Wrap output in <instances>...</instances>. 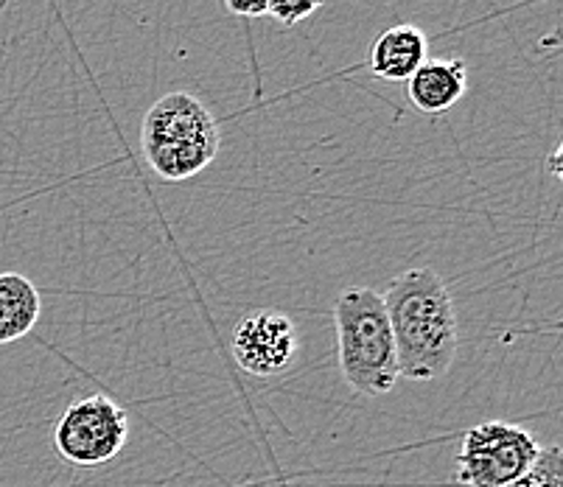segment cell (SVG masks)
Returning a JSON list of instances; mask_svg holds the SVG:
<instances>
[{"mask_svg":"<svg viewBox=\"0 0 563 487\" xmlns=\"http://www.w3.org/2000/svg\"><path fill=\"white\" fill-rule=\"evenodd\" d=\"M382 297L396 340L398 376L409 381L446 376L460 345L457 309L446 280L434 269H407Z\"/></svg>","mask_w":563,"mask_h":487,"instance_id":"obj_1","label":"cell"},{"mask_svg":"<svg viewBox=\"0 0 563 487\" xmlns=\"http://www.w3.org/2000/svg\"><path fill=\"white\" fill-rule=\"evenodd\" d=\"M336 362L347 387L365 398L393 392L398 358L384 297L367 286H351L334 302Z\"/></svg>","mask_w":563,"mask_h":487,"instance_id":"obj_2","label":"cell"},{"mask_svg":"<svg viewBox=\"0 0 563 487\" xmlns=\"http://www.w3.org/2000/svg\"><path fill=\"white\" fill-rule=\"evenodd\" d=\"M219 121L197 96L168 93L150 107L141 126V152L166 182H183L217 161Z\"/></svg>","mask_w":563,"mask_h":487,"instance_id":"obj_3","label":"cell"},{"mask_svg":"<svg viewBox=\"0 0 563 487\" xmlns=\"http://www.w3.org/2000/svg\"><path fill=\"white\" fill-rule=\"evenodd\" d=\"M539 454L541 443L532 432L508 420H485L463 434L454 482L460 487H508L536 465Z\"/></svg>","mask_w":563,"mask_h":487,"instance_id":"obj_4","label":"cell"},{"mask_svg":"<svg viewBox=\"0 0 563 487\" xmlns=\"http://www.w3.org/2000/svg\"><path fill=\"white\" fill-rule=\"evenodd\" d=\"M130 440V414L107 395L70 403L54 429V445L65 463L79 468L112 463Z\"/></svg>","mask_w":563,"mask_h":487,"instance_id":"obj_5","label":"cell"},{"mask_svg":"<svg viewBox=\"0 0 563 487\" xmlns=\"http://www.w3.org/2000/svg\"><path fill=\"white\" fill-rule=\"evenodd\" d=\"M230 347H233L235 364L250 376H280L298 358V325L284 311H253L235 325Z\"/></svg>","mask_w":563,"mask_h":487,"instance_id":"obj_6","label":"cell"},{"mask_svg":"<svg viewBox=\"0 0 563 487\" xmlns=\"http://www.w3.org/2000/svg\"><path fill=\"white\" fill-rule=\"evenodd\" d=\"M404 85L415 110L440 115L452 110L468 90V65L463 59H427Z\"/></svg>","mask_w":563,"mask_h":487,"instance_id":"obj_7","label":"cell"},{"mask_svg":"<svg viewBox=\"0 0 563 487\" xmlns=\"http://www.w3.org/2000/svg\"><path fill=\"white\" fill-rule=\"evenodd\" d=\"M429 40L418 25H390L371 48V70L376 79L407 81L429 59Z\"/></svg>","mask_w":563,"mask_h":487,"instance_id":"obj_8","label":"cell"},{"mask_svg":"<svg viewBox=\"0 0 563 487\" xmlns=\"http://www.w3.org/2000/svg\"><path fill=\"white\" fill-rule=\"evenodd\" d=\"M43 314V295L20 272H0V345L32 333Z\"/></svg>","mask_w":563,"mask_h":487,"instance_id":"obj_9","label":"cell"},{"mask_svg":"<svg viewBox=\"0 0 563 487\" xmlns=\"http://www.w3.org/2000/svg\"><path fill=\"white\" fill-rule=\"evenodd\" d=\"M508 487H563V451L558 445L541 449L536 465Z\"/></svg>","mask_w":563,"mask_h":487,"instance_id":"obj_10","label":"cell"},{"mask_svg":"<svg viewBox=\"0 0 563 487\" xmlns=\"http://www.w3.org/2000/svg\"><path fill=\"white\" fill-rule=\"evenodd\" d=\"M322 3L325 0H269L266 14L278 20L280 25H298L306 18H311L317 9H322Z\"/></svg>","mask_w":563,"mask_h":487,"instance_id":"obj_11","label":"cell"},{"mask_svg":"<svg viewBox=\"0 0 563 487\" xmlns=\"http://www.w3.org/2000/svg\"><path fill=\"white\" fill-rule=\"evenodd\" d=\"M224 7L235 18H264L269 0H224Z\"/></svg>","mask_w":563,"mask_h":487,"instance_id":"obj_12","label":"cell"}]
</instances>
